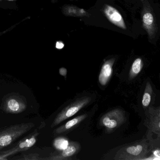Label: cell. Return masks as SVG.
Listing matches in <instances>:
<instances>
[{"instance_id": "10", "label": "cell", "mask_w": 160, "mask_h": 160, "mask_svg": "<svg viewBox=\"0 0 160 160\" xmlns=\"http://www.w3.org/2000/svg\"><path fill=\"white\" fill-rule=\"evenodd\" d=\"M149 113L150 116L147 124L149 133L150 134L154 133L159 136L160 133V108H158L157 109L150 108Z\"/></svg>"}, {"instance_id": "13", "label": "cell", "mask_w": 160, "mask_h": 160, "mask_svg": "<svg viewBox=\"0 0 160 160\" xmlns=\"http://www.w3.org/2000/svg\"><path fill=\"white\" fill-rule=\"evenodd\" d=\"M63 13L67 16L75 17L89 16V14L84 9H81L73 5L66 6L64 7L63 9Z\"/></svg>"}, {"instance_id": "9", "label": "cell", "mask_w": 160, "mask_h": 160, "mask_svg": "<svg viewBox=\"0 0 160 160\" xmlns=\"http://www.w3.org/2000/svg\"><path fill=\"white\" fill-rule=\"evenodd\" d=\"M80 148L79 143L75 141H71L66 148L62 151L60 153L53 154L46 158H42V160H68L70 157L77 153Z\"/></svg>"}, {"instance_id": "3", "label": "cell", "mask_w": 160, "mask_h": 160, "mask_svg": "<svg viewBox=\"0 0 160 160\" xmlns=\"http://www.w3.org/2000/svg\"><path fill=\"white\" fill-rule=\"evenodd\" d=\"M143 4L141 17L144 29L148 33L150 41L155 38L158 32V25L152 8L148 0H141Z\"/></svg>"}, {"instance_id": "18", "label": "cell", "mask_w": 160, "mask_h": 160, "mask_svg": "<svg viewBox=\"0 0 160 160\" xmlns=\"http://www.w3.org/2000/svg\"><path fill=\"white\" fill-rule=\"evenodd\" d=\"M64 47V44L63 43L61 42H57L56 43V48L58 49H62Z\"/></svg>"}, {"instance_id": "17", "label": "cell", "mask_w": 160, "mask_h": 160, "mask_svg": "<svg viewBox=\"0 0 160 160\" xmlns=\"http://www.w3.org/2000/svg\"><path fill=\"white\" fill-rule=\"evenodd\" d=\"M22 160H42V158H40V155L38 153H31L24 155V158H20Z\"/></svg>"}, {"instance_id": "5", "label": "cell", "mask_w": 160, "mask_h": 160, "mask_svg": "<svg viewBox=\"0 0 160 160\" xmlns=\"http://www.w3.org/2000/svg\"><path fill=\"white\" fill-rule=\"evenodd\" d=\"M39 134L40 133L36 130L27 137L21 139L15 146L11 149L0 152V160H6L8 157L18 152L29 149L35 145Z\"/></svg>"}, {"instance_id": "8", "label": "cell", "mask_w": 160, "mask_h": 160, "mask_svg": "<svg viewBox=\"0 0 160 160\" xmlns=\"http://www.w3.org/2000/svg\"><path fill=\"white\" fill-rule=\"evenodd\" d=\"M103 12L111 23L122 29H127L122 16L116 8L105 4L103 8Z\"/></svg>"}, {"instance_id": "14", "label": "cell", "mask_w": 160, "mask_h": 160, "mask_svg": "<svg viewBox=\"0 0 160 160\" xmlns=\"http://www.w3.org/2000/svg\"><path fill=\"white\" fill-rule=\"evenodd\" d=\"M143 62L142 59L138 58L135 60L132 65L130 73H129V79L132 80L138 74L143 68Z\"/></svg>"}, {"instance_id": "16", "label": "cell", "mask_w": 160, "mask_h": 160, "mask_svg": "<svg viewBox=\"0 0 160 160\" xmlns=\"http://www.w3.org/2000/svg\"><path fill=\"white\" fill-rule=\"evenodd\" d=\"M69 143V141L66 138L59 137L54 140L53 146L57 149L62 151L67 148Z\"/></svg>"}, {"instance_id": "6", "label": "cell", "mask_w": 160, "mask_h": 160, "mask_svg": "<svg viewBox=\"0 0 160 160\" xmlns=\"http://www.w3.org/2000/svg\"><path fill=\"white\" fill-rule=\"evenodd\" d=\"M27 108V100L25 97L18 94H11L5 97L2 105V110L10 114H19L25 111Z\"/></svg>"}, {"instance_id": "20", "label": "cell", "mask_w": 160, "mask_h": 160, "mask_svg": "<svg viewBox=\"0 0 160 160\" xmlns=\"http://www.w3.org/2000/svg\"><path fill=\"white\" fill-rule=\"evenodd\" d=\"M8 1H15V0H8Z\"/></svg>"}, {"instance_id": "12", "label": "cell", "mask_w": 160, "mask_h": 160, "mask_svg": "<svg viewBox=\"0 0 160 160\" xmlns=\"http://www.w3.org/2000/svg\"><path fill=\"white\" fill-rule=\"evenodd\" d=\"M115 58L110 59L105 62L101 69L99 77V82L102 86H105L110 79L113 72V66Z\"/></svg>"}, {"instance_id": "7", "label": "cell", "mask_w": 160, "mask_h": 160, "mask_svg": "<svg viewBox=\"0 0 160 160\" xmlns=\"http://www.w3.org/2000/svg\"><path fill=\"white\" fill-rule=\"evenodd\" d=\"M125 113L117 108L107 112L101 118L100 123L108 132H111L119 127L125 121Z\"/></svg>"}, {"instance_id": "21", "label": "cell", "mask_w": 160, "mask_h": 160, "mask_svg": "<svg viewBox=\"0 0 160 160\" xmlns=\"http://www.w3.org/2000/svg\"><path fill=\"white\" fill-rule=\"evenodd\" d=\"M127 1H128V0H127Z\"/></svg>"}, {"instance_id": "19", "label": "cell", "mask_w": 160, "mask_h": 160, "mask_svg": "<svg viewBox=\"0 0 160 160\" xmlns=\"http://www.w3.org/2000/svg\"><path fill=\"white\" fill-rule=\"evenodd\" d=\"M160 152L159 149L156 150L153 152V155L155 156V157H158L159 159H160Z\"/></svg>"}, {"instance_id": "1", "label": "cell", "mask_w": 160, "mask_h": 160, "mask_svg": "<svg viewBox=\"0 0 160 160\" xmlns=\"http://www.w3.org/2000/svg\"><path fill=\"white\" fill-rule=\"evenodd\" d=\"M34 126L33 122H26L11 125L0 130V151L26 134Z\"/></svg>"}, {"instance_id": "4", "label": "cell", "mask_w": 160, "mask_h": 160, "mask_svg": "<svg viewBox=\"0 0 160 160\" xmlns=\"http://www.w3.org/2000/svg\"><path fill=\"white\" fill-rule=\"evenodd\" d=\"M91 101V98L90 97L84 96L72 102L58 114L51 124V128L55 127L63 121L75 115L80 109L89 103Z\"/></svg>"}, {"instance_id": "2", "label": "cell", "mask_w": 160, "mask_h": 160, "mask_svg": "<svg viewBox=\"0 0 160 160\" xmlns=\"http://www.w3.org/2000/svg\"><path fill=\"white\" fill-rule=\"evenodd\" d=\"M148 152L146 140L125 146L120 149L115 155V160H135L144 159Z\"/></svg>"}, {"instance_id": "15", "label": "cell", "mask_w": 160, "mask_h": 160, "mask_svg": "<svg viewBox=\"0 0 160 160\" xmlns=\"http://www.w3.org/2000/svg\"><path fill=\"white\" fill-rule=\"evenodd\" d=\"M152 92V88L150 83L149 82H147L142 101V105L144 108L148 107L150 103Z\"/></svg>"}, {"instance_id": "11", "label": "cell", "mask_w": 160, "mask_h": 160, "mask_svg": "<svg viewBox=\"0 0 160 160\" xmlns=\"http://www.w3.org/2000/svg\"><path fill=\"white\" fill-rule=\"evenodd\" d=\"M87 117L88 114H85L74 118L72 119L67 122L65 124L55 129L53 132V134L54 135H57L71 132L76 128L78 124L86 119Z\"/></svg>"}]
</instances>
